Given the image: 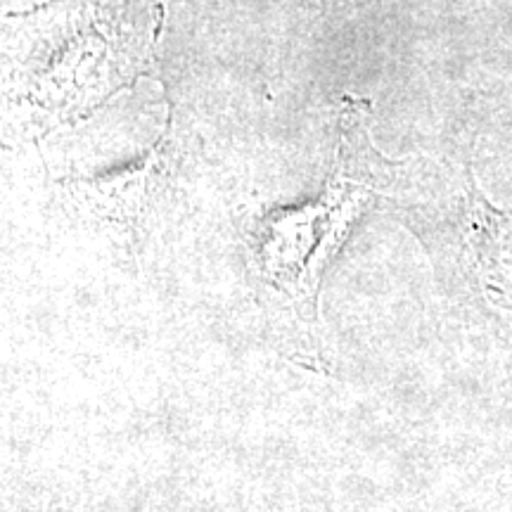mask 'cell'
<instances>
[{
  "label": "cell",
  "mask_w": 512,
  "mask_h": 512,
  "mask_svg": "<svg viewBox=\"0 0 512 512\" xmlns=\"http://www.w3.org/2000/svg\"><path fill=\"white\" fill-rule=\"evenodd\" d=\"M396 164L370 138V105L344 98L335 169L316 200L273 209L245 235L249 280L259 304L287 339L311 347L320 332V283L356 221L392 188Z\"/></svg>",
  "instance_id": "7a4b0ae2"
},
{
  "label": "cell",
  "mask_w": 512,
  "mask_h": 512,
  "mask_svg": "<svg viewBox=\"0 0 512 512\" xmlns=\"http://www.w3.org/2000/svg\"><path fill=\"white\" fill-rule=\"evenodd\" d=\"M463 240L472 273L491 304L512 309V209H496L467 166Z\"/></svg>",
  "instance_id": "277c9868"
},
{
  "label": "cell",
  "mask_w": 512,
  "mask_h": 512,
  "mask_svg": "<svg viewBox=\"0 0 512 512\" xmlns=\"http://www.w3.org/2000/svg\"><path fill=\"white\" fill-rule=\"evenodd\" d=\"M169 164V145L159 140L133 169L67 183L64 195L83 226L98 230L121 249H140L169 185Z\"/></svg>",
  "instance_id": "3957f363"
},
{
  "label": "cell",
  "mask_w": 512,
  "mask_h": 512,
  "mask_svg": "<svg viewBox=\"0 0 512 512\" xmlns=\"http://www.w3.org/2000/svg\"><path fill=\"white\" fill-rule=\"evenodd\" d=\"M159 0H48L5 15V100L19 131L74 124L155 64Z\"/></svg>",
  "instance_id": "6da1fadb"
}]
</instances>
